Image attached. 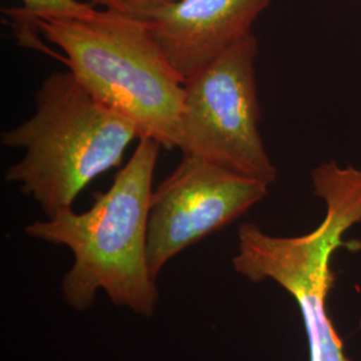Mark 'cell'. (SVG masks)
I'll return each instance as SVG.
<instances>
[{
    "label": "cell",
    "mask_w": 361,
    "mask_h": 361,
    "mask_svg": "<svg viewBox=\"0 0 361 361\" xmlns=\"http://www.w3.org/2000/svg\"><path fill=\"white\" fill-rule=\"evenodd\" d=\"M161 143L142 137L129 162L92 207L59 212L26 228V234L68 247L74 264L62 281V295L73 310H90L98 290L111 302L150 319L159 292L147 258V233L153 176Z\"/></svg>",
    "instance_id": "6da1fadb"
},
{
    "label": "cell",
    "mask_w": 361,
    "mask_h": 361,
    "mask_svg": "<svg viewBox=\"0 0 361 361\" xmlns=\"http://www.w3.org/2000/svg\"><path fill=\"white\" fill-rule=\"evenodd\" d=\"M34 26L65 54L78 82L140 135L171 150L178 146L183 78L169 63L145 20L114 10L86 18H31L15 28Z\"/></svg>",
    "instance_id": "7a4b0ae2"
},
{
    "label": "cell",
    "mask_w": 361,
    "mask_h": 361,
    "mask_svg": "<svg viewBox=\"0 0 361 361\" xmlns=\"http://www.w3.org/2000/svg\"><path fill=\"white\" fill-rule=\"evenodd\" d=\"M137 126L95 99L70 71L52 73L35 94V113L1 134V143L25 150L6 173L20 183L47 219L71 209L91 180L119 166Z\"/></svg>",
    "instance_id": "3957f363"
},
{
    "label": "cell",
    "mask_w": 361,
    "mask_h": 361,
    "mask_svg": "<svg viewBox=\"0 0 361 361\" xmlns=\"http://www.w3.org/2000/svg\"><path fill=\"white\" fill-rule=\"evenodd\" d=\"M314 194L325 204V216L312 232L279 237L245 222L237 233L234 271L253 283L274 281L295 298L305 325L310 361H349L328 314L334 273L331 259L343 237L361 222V169L335 161L312 171Z\"/></svg>",
    "instance_id": "277c9868"
},
{
    "label": "cell",
    "mask_w": 361,
    "mask_h": 361,
    "mask_svg": "<svg viewBox=\"0 0 361 361\" xmlns=\"http://www.w3.org/2000/svg\"><path fill=\"white\" fill-rule=\"evenodd\" d=\"M257 54L250 35L185 80L177 147L271 185L277 169L258 129Z\"/></svg>",
    "instance_id": "5b68a950"
},
{
    "label": "cell",
    "mask_w": 361,
    "mask_h": 361,
    "mask_svg": "<svg viewBox=\"0 0 361 361\" xmlns=\"http://www.w3.org/2000/svg\"><path fill=\"white\" fill-rule=\"evenodd\" d=\"M267 182L183 155L152 195L147 258L155 279L171 258L240 219L269 192Z\"/></svg>",
    "instance_id": "8992f818"
},
{
    "label": "cell",
    "mask_w": 361,
    "mask_h": 361,
    "mask_svg": "<svg viewBox=\"0 0 361 361\" xmlns=\"http://www.w3.org/2000/svg\"><path fill=\"white\" fill-rule=\"evenodd\" d=\"M271 1L180 0L142 20L169 63L186 80L253 35L252 27Z\"/></svg>",
    "instance_id": "52a82bcc"
},
{
    "label": "cell",
    "mask_w": 361,
    "mask_h": 361,
    "mask_svg": "<svg viewBox=\"0 0 361 361\" xmlns=\"http://www.w3.org/2000/svg\"><path fill=\"white\" fill-rule=\"evenodd\" d=\"M22 7L4 10L10 15L13 23L25 22L31 18H86L95 11L92 4L80 3L78 0H20Z\"/></svg>",
    "instance_id": "ba28073f"
},
{
    "label": "cell",
    "mask_w": 361,
    "mask_h": 361,
    "mask_svg": "<svg viewBox=\"0 0 361 361\" xmlns=\"http://www.w3.org/2000/svg\"><path fill=\"white\" fill-rule=\"evenodd\" d=\"M177 1L180 0H91V4L102 6L104 8L114 10L131 18L142 19L147 13Z\"/></svg>",
    "instance_id": "9c48e42d"
}]
</instances>
